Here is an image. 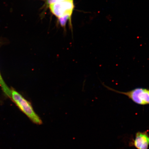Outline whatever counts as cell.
I'll return each instance as SVG.
<instances>
[{"label":"cell","instance_id":"ba28073f","mask_svg":"<svg viewBox=\"0 0 149 149\" xmlns=\"http://www.w3.org/2000/svg\"><path fill=\"white\" fill-rule=\"evenodd\" d=\"M57 1L58 2H60L65 1V0H57Z\"/></svg>","mask_w":149,"mask_h":149},{"label":"cell","instance_id":"8992f818","mask_svg":"<svg viewBox=\"0 0 149 149\" xmlns=\"http://www.w3.org/2000/svg\"><path fill=\"white\" fill-rule=\"evenodd\" d=\"M72 15L69 14H66L58 18L59 23L61 26L65 27L68 20H70Z\"/></svg>","mask_w":149,"mask_h":149},{"label":"cell","instance_id":"9c48e42d","mask_svg":"<svg viewBox=\"0 0 149 149\" xmlns=\"http://www.w3.org/2000/svg\"><path fill=\"white\" fill-rule=\"evenodd\" d=\"M70 1H73V0H70Z\"/></svg>","mask_w":149,"mask_h":149},{"label":"cell","instance_id":"3957f363","mask_svg":"<svg viewBox=\"0 0 149 149\" xmlns=\"http://www.w3.org/2000/svg\"><path fill=\"white\" fill-rule=\"evenodd\" d=\"M51 12L58 18L66 14L72 15L74 8L73 2L65 0L49 5Z\"/></svg>","mask_w":149,"mask_h":149},{"label":"cell","instance_id":"52a82bcc","mask_svg":"<svg viewBox=\"0 0 149 149\" xmlns=\"http://www.w3.org/2000/svg\"><path fill=\"white\" fill-rule=\"evenodd\" d=\"M57 2H58L57 0H47V3L49 5L54 4V3Z\"/></svg>","mask_w":149,"mask_h":149},{"label":"cell","instance_id":"30bf717a","mask_svg":"<svg viewBox=\"0 0 149 149\" xmlns=\"http://www.w3.org/2000/svg\"><path fill=\"white\" fill-rule=\"evenodd\" d=\"M0 102H1V101H0Z\"/></svg>","mask_w":149,"mask_h":149},{"label":"cell","instance_id":"5b68a950","mask_svg":"<svg viewBox=\"0 0 149 149\" xmlns=\"http://www.w3.org/2000/svg\"><path fill=\"white\" fill-rule=\"evenodd\" d=\"M5 42L4 39L1 38L0 39V47ZM0 86L1 87L5 95L10 98L11 97V89L7 86L6 83H5L3 80L2 76L1 75L0 72Z\"/></svg>","mask_w":149,"mask_h":149},{"label":"cell","instance_id":"6da1fadb","mask_svg":"<svg viewBox=\"0 0 149 149\" xmlns=\"http://www.w3.org/2000/svg\"><path fill=\"white\" fill-rule=\"evenodd\" d=\"M11 89L10 99L20 110L35 124L38 125L42 124L41 119L35 112L31 102L14 89Z\"/></svg>","mask_w":149,"mask_h":149},{"label":"cell","instance_id":"277c9868","mask_svg":"<svg viewBox=\"0 0 149 149\" xmlns=\"http://www.w3.org/2000/svg\"><path fill=\"white\" fill-rule=\"evenodd\" d=\"M133 145L137 149H148L149 136L147 132H137Z\"/></svg>","mask_w":149,"mask_h":149},{"label":"cell","instance_id":"7a4b0ae2","mask_svg":"<svg viewBox=\"0 0 149 149\" xmlns=\"http://www.w3.org/2000/svg\"><path fill=\"white\" fill-rule=\"evenodd\" d=\"M104 85L109 90L127 96L132 101L138 105H145L149 104V89L137 88L127 92H123Z\"/></svg>","mask_w":149,"mask_h":149}]
</instances>
